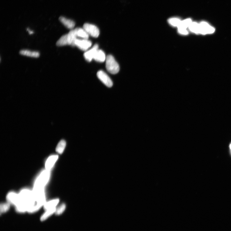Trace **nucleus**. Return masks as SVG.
Masks as SVG:
<instances>
[{"label":"nucleus","mask_w":231,"mask_h":231,"mask_svg":"<svg viewBox=\"0 0 231 231\" xmlns=\"http://www.w3.org/2000/svg\"><path fill=\"white\" fill-rule=\"evenodd\" d=\"M190 30L196 33H199V24L195 22L192 23L189 26Z\"/></svg>","instance_id":"obj_20"},{"label":"nucleus","mask_w":231,"mask_h":231,"mask_svg":"<svg viewBox=\"0 0 231 231\" xmlns=\"http://www.w3.org/2000/svg\"><path fill=\"white\" fill-rule=\"evenodd\" d=\"M19 195L22 201H36L33 191L29 189H23L20 191Z\"/></svg>","instance_id":"obj_4"},{"label":"nucleus","mask_w":231,"mask_h":231,"mask_svg":"<svg viewBox=\"0 0 231 231\" xmlns=\"http://www.w3.org/2000/svg\"><path fill=\"white\" fill-rule=\"evenodd\" d=\"M50 177L49 171L44 170L41 172L36 179L34 185L33 191L44 189L48 182Z\"/></svg>","instance_id":"obj_1"},{"label":"nucleus","mask_w":231,"mask_h":231,"mask_svg":"<svg viewBox=\"0 0 231 231\" xmlns=\"http://www.w3.org/2000/svg\"><path fill=\"white\" fill-rule=\"evenodd\" d=\"M92 45L91 41L86 39H77L75 43V46L84 51H87L91 46Z\"/></svg>","instance_id":"obj_5"},{"label":"nucleus","mask_w":231,"mask_h":231,"mask_svg":"<svg viewBox=\"0 0 231 231\" xmlns=\"http://www.w3.org/2000/svg\"><path fill=\"white\" fill-rule=\"evenodd\" d=\"M77 37L82 39H88L89 35L83 28H77L75 29Z\"/></svg>","instance_id":"obj_16"},{"label":"nucleus","mask_w":231,"mask_h":231,"mask_svg":"<svg viewBox=\"0 0 231 231\" xmlns=\"http://www.w3.org/2000/svg\"><path fill=\"white\" fill-rule=\"evenodd\" d=\"M56 208H54L46 210V212L41 216L40 218V220L43 221L47 219L49 217L52 215L54 213H55Z\"/></svg>","instance_id":"obj_18"},{"label":"nucleus","mask_w":231,"mask_h":231,"mask_svg":"<svg viewBox=\"0 0 231 231\" xmlns=\"http://www.w3.org/2000/svg\"><path fill=\"white\" fill-rule=\"evenodd\" d=\"M178 31L180 34L186 35L188 34V32L186 30V29L181 27H178Z\"/></svg>","instance_id":"obj_26"},{"label":"nucleus","mask_w":231,"mask_h":231,"mask_svg":"<svg viewBox=\"0 0 231 231\" xmlns=\"http://www.w3.org/2000/svg\"><path fill=\"white\" fill-rule=\"evenodd\" d=\"M67 35L69 45H71L73 46H75V43L77 39V36L75 29L70 31Z\"/></svg>","instance_id":"obj_13"},{"label":"nucleus","mask_w":231,"mask_h":231,"mask_svg":"<svg viewBox=\"0 0 231 231\" xmlns=\"http://www.w3.org/2000/svg\"><path fill=\"white\" fill-rule=\"evenodd\" d=\"M59 200L55 199L46 202L44 205V208L45 210L56 208V206L59 203Z\"/></svg>","instance_id":"obj_15"},{"label":"nucleus","mask_w":231,"mask_h":231,"mask_svg":"<svg viewBox=\"0 0 231 231\" xmlns=\"http://www.w3.org/2000/svg\"><path fill=\"white\" fill-rule=\"evenodd\" d=\"M215 29L207 23L202 22L199 24V33L203 34L213 33Z\"/></svg>","instance_id":"obj_8"},{"label":"nucleus","mask_w":231,"mask_h":231,"mask_svg":"<svg viewBox=\"0 0 231 231\" xmlns=\"http://www.w3.org/2000/svg\"><path fill=\"white\" fill-rule=\"evenodd\" d=\"M59 19L64 25L68 29H72L75 26V23L72 20L68 19L63 16H61Z\"/></svg>","instance_id":"obj_12"},{"label":"nucleus","mask_w":231,"mask_h":231,"mask_svg":"<svg viewBox=\"0 0 231 231\" xmlns=\"http://www.w3.org/2000/svg\"><path fill=\"white\" fill-rule=\"evenodd\" d=\"M42 207V206L38 204H35V205L33 206L32 207L29 209L27 212L30 213H35L38 211Z\"/></svg>","instance_id":"obj_25"},{"label":"nucleus","mask_w":231,"mask_h":231,"mask_svg":"<svg viewBox=\"0 0 231 231\" xmlns=\"http://www.w3.org/2000/svg\"><path fill=\"white\" fill-rule=\"evenodd\" d=\"M97 76L99 79L108 87L111 88L113 86L112 81L107 74L104 71H99L97 73Z\"/></svg>","instance_id":"obj_7"},{"label":"nucleus","mask_w":231,"mask_h":231,"mask_svg":"<svg viewBox=\"0 0 231 231\" xmlns=\"http://www.w3.org/2000/svg\"><path fill=\"white\" fill-rule=\"evenodd\" d=\"M230 149H231V144H230Z\"/></svg>","instance_id":"obj_27"},{"label":"nucleus","mask_w":231,"mask_h":231,"mask_svg":"<svg viewBox=\"0 0 231 231\" xmlns=\"http://www.w3.org/2000/svg\"><path fill=\"white\" fill-rule=\"evenodd\" d=\"M192 21L190 19H186L181 21L180 25L178 27H181L186 29L189 27L192 23Z\"/></svg>","instance_id":"obj_21"},{"label":"nucleus","mask_w":231,"mask_h":231,"mask_svg":"<svg viewBox=\"0 0 231 231\" xmlns=\"http://www.w3.org/2000/svg\"><path fill=\"white\" fill-rule=\"evenodd\" d=\"M168 22L172 26L178 27L180 25L181 21L179 19L172 18L168 20Z\"/></svg>","instance_id":"obj_23"},{"label":"nucleus","mask_w":231,"mask_h":231,"mask_svg":"<svg viewBox=\"0 0 231 231\" xmlns=\"http://www.w3.org/2000/svg\"><path fill=\"white\" fill-rule=\"evenodd\" d=\"M99 46L97 44L94 45L93 47L90 50L86 51L84 54L85 60L89 62L93 59V57L97 51L98 49Z\"/></svg>","instance_id":"obj_9"},{"label":"nucleus","mask_w":231,"mask_h":231,"mask_svg":"<svg viewBox=\"0 0 231 231\" xmlns=\"http://www.w3.org/2000/svg\"><path fill=\"white\" fill-rule=\"evenodd\" d=\"M7 199L8 203L16 207L22 202L19 194L13 192H11L7 194Z\"/></svg>","instance_id":"obj_6"},{"label":"nucleus","mask_w":231,"mask_h":231,"mask_svg":"<svg viewBox=\"0 0 231 231\" xmlns=\"http://www.w3.org/2000/svg\"><path fill=\"white\" fill-rule=\"evenodd\" d=\"M21 55L33 57H38L40 55L39 52L36 51H32L28 50H22L20 51Z\"/></svg>","instance_id":"obj_14"},{"label":"nucleus","mask_w":231,"mask_h":231,"mask_svg":"<svg viewBox=\"0 0 231 231\" xmlns=\"http://www.w3.org/2000/svg\"><path fill=\"white\" fill-rule=\"evenodd\" d=\"M66 145V143L64 140H63L58 143L56 147V151L58 153L61 154L63 153Z\"/></svg>","instance_id":"obj_19"},{"label":"nucleus","mask_w":231,"mask_h":231,"mask_svg":"<svg viewBox=\"0 0 231 231\" xmlns=\"http://www.w3.org/2000/svg\"><path fill=\"white\" fill-rule=\"evenodd\" d=\"M106 62V68L109 73L115 74L119 72L120 69L119 65L112 55H110L107 56Z\"/></svg>","instance_id":"obj_2"},{"label":"nucleus","mask_w":231,"mask_h":231,"mask_svg":"<svg viewBox=\"0 0 231 231\" xmlns=\"http://www.w3.org/2000/svg\"><path fill=\"white\" fill-rule=\"evenodd\" d=\"M66 208V205L65 204H63L60 205L59 207L56 208L55 213L57 215H59L63 213Z\"/></svg>","instance_id":"obj_24"},{"label":"nucleus","mask_w":231,"mask_h":231,"mask_svg":"<svg viewBox=\"0 0 231 231\" xmlns=\"http://www.w3.org/2000/svg\"><path fill=\"white\" fill-rule=\"evenodd\" d=\"M83 29L87 33L94 38H97L100 35L98 28L94 25L85 23L83 26Z\"/></svg>","instance_id":"obj_3"},{"label":"nucleus","mask_w":231,"mask_h":231,"mask_svg":"<svg viewBox=\"0 0 231 231\" xmlns=\"http://www.w3.org/2000/svg\"><path fill=\"white\" fill-rule=\"evenodd\" d=\"M56 45L58 46H63L65 45H69L68 35H65L57 40Z\"/></svg>","instance_id":"obj_17"},{"label":"nucleus","mask_w":231,"mask_h":231,"mask_svg":"<svg viewBox=\"0 0 231 231\" xmlns=\"http://www.w3.org/2000/svg\"><path fill=\"white\" fill-rule=\"evenodd\" d=\"M59 156L57 155H53L49 156L46 161L45 167L46 170L49 171L53 167L56 163Z\"/></svg>","instance_id":"obj_10"},{"label":"nucleus","mask_w":231,"mask_h":231,"mask_svg":"<svg viewBox=\"0 0 231 231\" xmlns=\"http://www.w3.org/2000/svg\"><path fill=\"white\" fill-rule=\"evenodd\" d=\"M10 207V204L9 203L1 204L0 205L1 213H5L9 210Z\"/></svg>","instance_id":"obj_22"},{"label":"nucleus","mask_w":231,"mask_h":231,"mask_svg":"<svg viewBox=\"0 0 231 231\" xmlns=\"http://www.w3.org/2000/svg\"><path fill=\"white\" fill-rule=\"evenodd\" d=\"M106 57L104 52L102 50L98 49L93 57V59L100 63L104 62Z\"/></svg>","instance_id":"obj_11"}]
</instances>
